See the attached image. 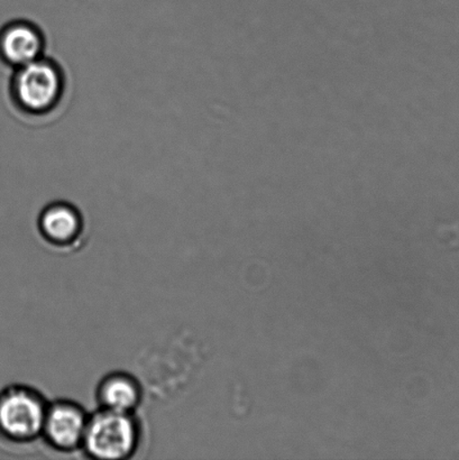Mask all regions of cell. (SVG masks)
I'll list each match as a JSON object with an SVG mask.
<instances>
[{"mask_svg": "<svg viewBox=\"0 0 459 460\" xmlns=\"http://www.w3.org/2000/svg\"><path fill=\"white\" fill-rule=\"evenodd\" d=\"M65 92V74L52 58L44 56L13 70L11 97L26 115H48L61 102Z\"/></svg>", "mask_w": 459, "mask_h": 460, "instance_id": "6da1fadb", "label": "cell"}, {"mask_svg": "<svg viewBox=\"0 0 459 460\" xmlns=\"http://www.w3.org/2000/svg\"><path fill=\"white\" fill-rule=\"evenodd\" d=\"M141 434L134 413L99 409L89 416L81 452L99 460L132 458L141 444Z\"/></svg>", "mask_w": 459, "mask_h": 460, "instance_id": "7a4b0ae2", "label": "cell"}, {"mask_svg": "<svg viewBox=\"0 0 459 460\" xmlns=\"http://www.w3.org/2000/svg\"><path fill=\"white\" fill-rule=\"evenodd\" d=\"M48 405L34 387H4L0 391V439L12 445H30L42 438Z\"/></svg>", "mask_w": 459, "mask_h": 460, "instance_id": "3957f363", "label": "cell"}, {"mask_svg": "<svg viewBox=\"0 0 459 460\" xmlns=\"http://www.w3.org/2000/svg\"><path fill=\"white\" fill-rule=\"evenodd\" d=\"M88 420L89 414L75 401L49 402L42 438L56 452H76L83 446Z\"/></svg>", "mask_w": 459, "mask_h": 460, "instance_id": "277c9868", "label": "cell"}, {"mask_svg": "<svg viewBox=\"0 0 459 460\" xmlns=\"http://www.w3.org/2000/svg\"><path fill=\"white\" fill-rule=\"evenodd\" d=\"M45 47L43 31L33 22L12 21L0 29V60L13 70L44 57Z\"/></svg>", "mask_w": 459, "mask_h": 460, "instance_id": "5b68a950", "label": "cell"}, {"mask_svg": "<svg viewBox=\"0 0 459 460\" xmlns=\"http://www.w3.org/2000/svg\"><path fill=\"white\" fill-rule=\"evenodd\" d=\"M39 232L44 241L54 247H71L78 243L84 232V218L74 205L56 201L40 211Z\"/></svg>", "mask_w": 459, "mask_h": 460, "instance_id": "8992f818", "label": "cell"}, {"mask_svg": "<svg viewBox=\"0 0 459 460\" xmlns=\"http://www.w3.org/2000/svg\"><path fill=\"white\" fill-rule=\"evenodd\" d=\"M99 409L121 413H134L143 399V390L133 376L112 372L102 378L97 387Z\"/></svg>", "mask_w": 459, "mask_h": 460, "instance_id": "52a82bcc", "label": "cell"}]
</instances>
